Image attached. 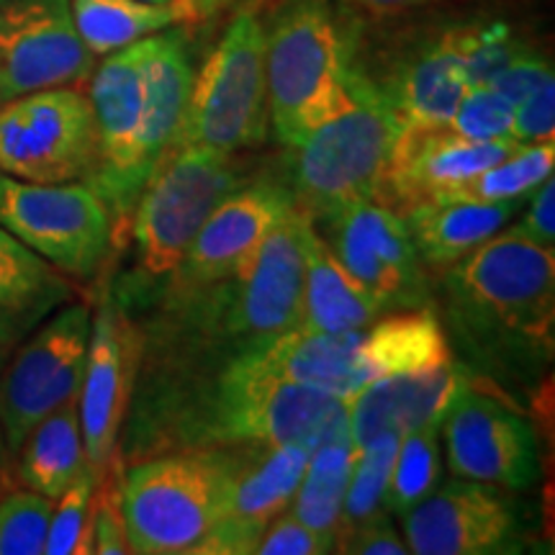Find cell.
<instances>
[{"mask_svg": "<svg viewBox=\"0 0 555 555\" xmlns=\"http://www.w3.org/2000/svg\"><path fill=\"white\" fill-rule=\"evenodd\" d=\"M440 433H446L453 476L494 483L512 494L532 489L540 478L535 429L527 416L478 391L476 384L463 388L450 404Z\"/></svg>", "mask_w": 555, "mask_h": 555, "instance_id": "cell-16", "label": "cell"}, {"mask_svg": "<svg viewBox=\"0 0 555 555\" xmlns=\"http://www.w3.org/2000/svg\"><path fill=\"white\" fill-rule=\"evenodd\" d=\"M360 332L322 335L294 327L253 350V358L278 378L350 401L373 380L360 358Z\"/></svg>", "mask_w": 555, "mask_h": 555, "instance_id": "cell-23", "label": "cell"}, {"mask_svg": "<svg viewBox=\"0 0 555 555\" xmlns=\"http://www.w3.org/2000/svg\"><path fill=\"white\" fill-rule=\"evenodd\" d=\"M404 124L360 69L350 106L291 147L286 183L296 208L319 221L358 201H376Z\"/></svg>", "mask_w": 555, "mask_h": 555, "instance_id": "cell-5", "label": "cell"}, {"mask_svg": "<svg viewBox=\"0 0 555 555\" xmlns=\"http://www.w3.org/2000/svg\"><path fill=\"white\" fill-rule=\"evenodd\" d=\"M555 144L553 139L535 144H522L502 163L491 165L478 176L461 180L437 191L427 201H474V204H494V201L527 198L547 176H553Z\"/></svg>", "mask_w": 555, "mask_h": 555, "instance_id": "cell-31", "label": "cell"}, {"mask_svg": "<svg viewBox=\"0 0 555 555\" xmlns=\"http://www.w3.org/2000/svg\"><path fill=\"white\" fill-rule=\"evenodd\" d=\"M356 457L358 446L350 433V401L343 399L319 427L317 446L291 499V512L311 530L337 540L339 515Z\"/></svg>", "mask_w": 555, "mask_h": 555, "instance_id": "cell-26", "label": "cell"}, {"mask_svg": "<svg viewBox=\"0 0 555 555\" xmlns=\"http://www.w3.org/2000/svg\"><path fill=\"white\" fill-rule=\"evenodd\" d=\"M196 67L191 31L183 26L152 34L142 65V119H139V172L144 185L159 163L176 150Z\"/></svg>", "mask_w": 555, "mask_h": 555, "instance_id": "cell-21", "label": "cell"}, {"mask_svg": "<svg viewBox=\"0 0 555 555\" xmlns=\"http://www.w3.org/2000/svg\"><path fill=\"white\" fill-rule=\"evenodd\" d=\"M237 448L172 450L129 463L121 515L137 555L198 553L224 515Z\"/></svg>", "mask_w": 555, "mask_h": 555, "instance_id": "cell-3", "label": "cell"}, {"mask_svg": "<svg viewBox=\"0 0 555 555\" xmlns=\"http://www.w3.org/2000/svg\"><path fill=\"white\" fill-rule=\"evenodd\" d=\"M446 335L476 380L530 391L555 356L553 247L494 234L442 275Z\"/></svg>", "mask_w": 555, "mask_h": 555, "instance_id": "cell-1", "label": "cell"}, {"mask_svg": "<svg viewBox=\"0 0 555 555\" xmlns=\"http://www.w3.org/2000/svg\"><path fill=\"white\" fill-rule=\"evenodd\" d=\"M291 208L296 201L286 178H249L208 214L163 294L227 281Z\"/></svg>", "mask_w": 555, "mask_h": 555, "instance_id": "cell-18", "label": "cell"}, {"mask_svg": "<svg viewBox=\"0 0 555 555\" xmlns=\"http://www.w3.org/2000/svg\"><path fill=\"white\" fill-rule=\"evenodd\" d=\"M397 433H380L363 448H358V457L352 463L350 481H347L343 515L337 525V540L345 538L352 527L378 515L386 506V489L391 478L393 457L399 448Z\"/></svg>", "mask_w": 555, "mask_h": 555, "instance_id": "cell-33", "label": "cell"}, {"mask_svg": "<svg viewBox=\"0 0 555 555\" xmlns=\"http://www.w3.org/2000/svg\"><path fill=\"white\" fill-rule=\"evenodd\" d=\"M90 322L88 304H65L13 350L0 373V435L13 455L37 422L80 399Z\"/></svg>", "mask_w": 555, "mask_h": 555, "instance_id": "cell-9", "label": "cell"}, {"mask_svg": "<svg viewBox=\"0 0 555 555\" xmlns=\"http://www.w3.org/2000/svg\"><path fill=\"white\" fill-rule=\"evenodd\" d=\"M476 376L466 365H440L412 376L373 378L350 399V433L358 448L380 433L404 435L425 425H442V416Z\"/></svg>", "mask_w": 555, "mask_h": 555, "instance_id": "cell-22", "label": "cell"}, {"mask_svg": "<svg viewBox=\"0 0 555 555\" xmlns=\"http://www.w3.org/2000/svg\"><path fill=\"white\" fill-rule=\"evenodd\" d=\"M535 196H532L530 206L522 214L517 224L509 227L512 234L535 242V245L553 247L555 245V180L547 176L543 183L538 185Z\"/></svg>", "mask_w": 555, "mask_h": 555, "instance_id": "cell-43", "label": "cell"}, {"mask_svg": "<svg viewBox=\"0 0 555 555\" xmlns=\"http://www.w3.org/2000/svg\"><path fill=\"white\" fill-rule=\"evenodd\" d=\"M314 446L317 437L281 446H240L224 515L198 553H255L268 525L291 506Z\"/></svg>", "mask_w": 555, "mask_h": 555, "instance_id": "cell-17", "label": "cell"}, {"mask_svg": "<svg viewBox=\"0 0 555 555\" xmlns=\"http://www.w3.org/2000/svg\"><path fill=\"white\" fill-rule=\"evenodd\" d=\"M450 39L461 54L470 88L486 86L499 69H504L517 54L530 47L522 34L506 21L450 26Z\"/></svg>", "mask_w": 555, "mask_h": 555, "instance_id": "cell-34", "label": "cell"}, {"mask_svg": "<svg viewBox=\"0 0 555 555\" xmlns=\"http://www.w3.org/2000/svg\"><path fill=\"white\" fill-rule=\"evenodd\" d=\"M311 227L309 214L291 208L227 281L211 286L221 327L240 352L260 350L298 327Z\"/></svg>", "mask_w": 555, "mask_h": 555, "instance_id": "cell-7", "label": "cell"}, {"mask_svg": "<svg viewBox=\"0 0 555 555\" xmlns=\"http://www.w3.org/2000/svg\"><path fill=\"white\" fill-rule=\"evenodd\" d=\"M95 54L75 29L69 0H0V103L50 88H80Z\"/></svg>", "mask_w": 555, "mask_h": 555, "instance_id": "cell-15", "label": "cell"}, {"mask_svg": "<svg viewBox=\"0 0 555 555\" xmlns=\"http://www.w3.org/2000/svg\"><path fill=\"white\" fill-rule=\"evenodd\" d=\"M54 499L21 489L0 496V555H41Z\"/></svg>", "mask_w": 555, "mask_h": 555, "instance_id": "cell-35", "label": "cell"}, {"mask_svg": "<svg viewBox=\"0 0 555 555\" xmlns=\"http://www.w3.org/2000/svg\"><path fill=\"white\" fill-rule=\"evenodd\" d=\"M13 455H18L16 476L24 489L50 499L65 494L88 466L78 401L54 409L37 422Z\"/></svg>", "mask_w": 555, "mask_h": 555, "instance_id": "cell-29", "label": "cell"}, {"mask_svg": "<svg viewBox=\"0 0 555 555\" xmlns=\"http://www.w3.org/2000/svg\"><path fill=\"white\" fill-rule=\"evenodd\" d=\"M512 116H515V106L504 95H499L489 86H476L466 90V95L455 106L453 116L440 129H446L453 137L470 139V142L504 139L509 137Z\"/></svg>", "mask_w": 555, "mask_h": 555, "instance_id": "cell-37", "label": "cell"}, {"mask_svg": "<svg viewBox=\"0 0 555 555\" xmlns=\"http://www.w3.org/2000/svg\"><path fill=\"white\" fill-rule=\"evenodd\" d=\"M95 159L93 108L80 88L0 103V172L26 183H86Z\"/></svg>", "mask_w": 555, "mask_h": 555, "instance_id": "cell-10", "label": "cell"}, {"mask_svg": "<svg viewBox=\"0 0 555 555\" xmlns=\"http://www.w3.org/2000/svg\"><path fill=\"white\" fill-rule=\"evenodd\" d=\"M371 80L404 129L446 127L470 88L450 29L406 47L380 78Z\"/></svg>", "mask_w": 555, "mask_h": 555, "instance_id": "cell-20", "label": "cell"}, {"mask_svg": "<svg viewBox=\"0 0 555 555\" xmlns=\"http://www.w3.org/2000/svg\"><path fill=\"white\" fill-rule=\"evenodd\" d=\"M352 11L365 13L373 18H397L404 13L429 9L437 3H450V0H347Z\"/></svg>", "mask_w": 555, "mask_h": 555, "instance_id": "cell-44", "label": "cell"}, {"mask_svg": "<svg viewBox=\"0 0 555 555\" xmlns=\"http://www.w3.org/2000/svg\"><path fill=\"white\" fill-rule=\"evenodd\" d=\"M0 227L78 281L99 275L116 245L108 206L82 180L26 183L0 176Z\"/></svg>", "mask_w": 555, "mask_h": 555, "instance_id": "cell-8", "label": "cell"}, {"mask_svg": "<svg viewBox=\"0 0 555 555\" xmlns=\"http://www.w3.org/2000/svg\"><path fill=\"white\" fill-rule=\"evenodd\" d=\"M9 461H11V453H9V448H5L3 435H0V489H3L5 474H9Z\"/></svg>", "mask_w": 555, "mask_h": 555, "instance_id": "cell-46", "label": "cell"}, {"mask_svg": "<svg viewBox=\"0 0 555 555\" xmlns=\"http://www.w3.org/2000/svg\"><path fill=\"white\" fill-rule=\"evenodd\" d=\"M88 553L95 555H127L129 540L121 515V466L119 455L111 461L106 474L99 478L90 515V543Z\"/></svg>", "mask_w": 555, "mask_h": 555, "instance_id": "cell-38", "label": "cell"}, {"mask_svg": "<svg viewBox=\"0 0 555 555\" xmlns=\"http://www.w3.org/2000/svg\"><path fill=\"white\" fill-rule=\"evenodd\" d=\"M519 147L522 144L509 137L470 142L448 134L446 129H404L397 139L376 201L404 214L433 193L502 163Z\"/></svg>", "mask_w": 555, "mask_h": 555, "instance_id": "cell-19", "label": "cell"}, {"mask_svg": "<svg viewBox=\"0 0 555 555\" xmlns=\"http://www.w3.org/2000/svg\"><path fill=\"white\" fill-rule=\"evenodd\" d=\"M553 78L555 73L551 57H545V54L535 50V47H527V50L522 54H517L509 65L499 69L486 86L494 88L499 95H504L512 106H517V103L527 99L532 90H538L543 82Z\"/></svg>", "mask_w": 555, "mask_h": 555, "instance_id": "cell-40", "label": "cell"}, {"mask_svg": "<svg viewBox=\"0 0 555 555\" xmlns=\"http://www.w3.org/2000/svg\"><path fill=\"white\" fill-rule=\"evenodd\" d=\"M73 296L65 273L0 227V352L11 356Z\"/></svg>", "mask_w": 555, "mask_h": 555, "instance_id": "cell-24", "label": "cell"}, {"mask_svg": "<svg viewBox=\"0 0 555 555\" xmlns=\"http://www.w3.org/2000/svg\"><path fill=\"white\" fill-rule=\"evenodd\" d=\"M69 9L82 44L95 57H106L152 34L180 26L172 5L147 0H69Z\"/></svg>", "mask_w": 555, "mask_h": 555, "instance_id": "cell-30", "label": "cell"}, {"mask_svg": "<svg viewBox=\"0 0 555 555\" xmlns=\"http://www.w3.org/2000/svg\"><path fill=\"white\" fill-rule=\"evenodd\" d=\"M360 358L371 378L412 376L453 363L446 327L429 307L401 309L360 332Z\"/></svg>", "mask_w": 555, "mask_h": 555, "instance_id": "cell-28", "label": "cell"}, {"mask_svg": "<svg viewBox=\"0 0 555 555\" xmlns=\"http://www.w3.org/2000/svg\"><path fill=\"white\" fill-rule=\"evenodd\" d=\"M170 5L178 13V24L191 31L211 24L227 9L229 0H170Z\"/></svg>", "mask_w": 555, "mask_h": 555, "instance_id": "cell-45", "label": "cell"}, {"mask_svg": "<svg viewBox=\"0 0 555 555\" xmlns=\"http://www.w3.org/2000/svg\"><path fill=\"white\" fill-rule=\"evenodd\" d=\"M262 0H247L193 78L189 111L176 147L253 150L268 137L266 24Z\"/></svg>", "mask_w": 555, "mask_h": 555, "instance_id": "cell-6", "label": "cell"}, {"mask_svg": "<svg viewBox=\"0 0 555 555\" xmlns=\"http://www.w3.org/2000/svg\"><path fill=\"white\" fill-rule=\"evenodd\" d=\"M401 525L416 555H512L527 547V525L512 491L461 476L437 486Z\"/></svg>", "mask_w": 555, "mask_h": 555, "instance_id": "cell-14", "label": "cell"}, {"mask_svg": "<svg viewBox=\"0 0 555 555\" xmlns=\"http://www.w3.org/2000/svg\"><path fill=\"white\" fill-rule=\"evenodd\" d=\"M147 3H159V5H170V0H147Z\"/></svg>", "mask_w": 555, "mask_h": 555, "instance_id": "cell-48", "label": "cell"}, {"mask_svg": "<svg viewBox=\"0 0 555 555\" xmlns=\"http://www.w3.org/2000/svg\"><path fill=\"white\" fill-rule=\"evenodd\" d=\"M324 242L384 314L429 307V283L401 214L380 201H358L330 217Z\"/></svg>", "mask_w": 555, "mask_h": 555, "instance_id": "cell-13", "label": "cell"}, {"mask_svg": "<svg viewBox=\"0 0 555 555\" xmlns=\"http://www.w3.org/2000/svg\"><path fill=\"white\" fill-rule=\"evenodd\" d=\"M337 551L350 555H406V540L399 535L393 515L380 509L365 522L352 527L345 538L337 540Z\"/></svg>", "mask_w": 555, "mask_h": 555, "instance_id": "cell-42", "label": "cell"}, {"mask_svg": "<svg viewBox=\"0 0 555 555\" xmlns=\"http://www.w3.org/2000/svg\"><path fill=\"white\" fill-rule=\"evenodd\" d=\"M378 314L384 311L376 298L347 273L314 221L307 240V278L298 327L322 335H345L371 327Z\"/></svg>", "mask_w": 555, "mask_h": 555, "instance_id": "cell-27", "label": "cell"}, {"mask_svg": "<svg viewBox=\"0 0 555 555\" xmlns=\"http://www.w3.org/2000/svg\"><path fill=\"white\" fill-rule=\"evenodd\" d=\"M335 551V538L311 530V527L304 525L291 509L281 512V515L268 525L258 547H255L258 555H324Z\"/></svg>", "mask_w": 555, "mask_h": 555, "instance_id": "cell-39", "label": "cell"}, {"mask_svg": "<svg viewBox=\"0 0 555 555\" xmlns=\"http://www.w3.org/2000/svg\"><path fill=\"white\" fill-rule=\"evenodd\" d=\"M440 427L442 425H425L399 437L397 457H393L386 489V509L393 517H404L440 486Z\"/></svg>", "mask_w": 555, "mask_h": 555, "instance_id": "cell-32", "label": "cell"}, {"mask_svg": "<svg viewBox=\"0 0 555 555\" xmlns=\"http://www.w3.org/2000/svg\"><path fill=\"white\" fill-rule=\"evenodd\" d=\"M99 474L86 470L67 486L60 499H54V509L47 532V555H86L90 543V515H93V496L99 486Z\"/></svg>", "mask_w": 555, "mask_h": 555, "instance_id": "cell-36", "label": "cell"}, {"mask_svg": "<svg viewBox=\"0 0 555 555\" xmlns=\"http://www.w3.org/2000/svg\"><path fill=\"white\" fill-rule=\"evenodd\" d=\"M5 360H9V356H5V352H0V373H3V365H5Z\"/></svg>", "mask_w": 555, "mask_h": 555, "instance_id": "cell-47", "label": "cell"}, {"mask_svg": "<svg viewBox=\"0 0 555 555\" xmlns=\"http://www.w3.org/2000/svg\"><path fill=\"white\" fill-rule=\"evenodd\" d=\"M247 168L229 152L176 147L152 172L134 214L129 237L137 249V278L129 296L155 304L183 262L208 214L245 185Z\"/></svg>", "mask_w": 555, "mask_h": 555, "instance_id": "cell-4", "label": "cell"}, {"mask_svg": "<svg viewBox=\"0 0 555 555\" xmlns=\"http://www.w3.org/2000/svg\"><path fill=\"white\" fill-rule=\"evenodd\" d=\"M266 24L268 121L283 147L350 106L358 24L339 0H273Z\"/></svg>", "mask_w": 555, "mask_h": 555, "instance_id": "cell-2", "label": "cell"}, {"mask_svg": "<svg viewBox=\"0 0 555 555\" xmlns=\"http://www.w3.org/2000/svg\"><path fill=\"white\" fill-rule=\"evenodd\" d=\"M555 134V78L547 80L515 106L509 137L519 144L547 142Z\"/></svg>", "mask_w": 555, "mask_h": 555, "instance_id": "cell-41", "label": "cell"}, {"mask_svg": "<svg viewBox=\"0 0 555 555\" xmlns=\"http://www.w3.org/2000/svg\"><path fill=\"white\" fill-rule=\"evenodd\" d=\"M525 206V198L474 204V201H420L401 214L412 234L422 266L446 273L466 258L470 249L483 245L509 224Z\"/></svg>", "mask_w": 555, "mask_h": 555, "instance_id": "cell-25", "label": "cell"}, {"mask_svg": "<svg viewBox=\"0 0 555 555\" xmlns=\"http://www.w3.org/2000/svg\"><path fill=\"white\" fill-rule=\"evenodd\" d=\"M142 350L144 332L106 283L90 322L86 376L78 399L88 466L99 476L106 474L111 461L119 455Z\"/></svg>", "mask_w": 555, "mask_h": 555, "instance_id": "cell-12", "label": "cell"}, {"mask_svg": "<svg viewBox=\"0 0 555 555\" xmlns=\"http://www.w3.org/2000/svg\"><path fill=\"white\" fill-rule=\"evenodd\" d=\"M150 39V37H147ZM147 39L134 41L103 57L88 80V101L93 108L95 159L86 183L108 206L114 221V242L129 237L131 214L144 191L139 172V119H142V65Z\"/></svg>", "mask_w": 555, "mask_h": 555, "instance_id": "cell-11", "label": "cell"}]
</instances>
